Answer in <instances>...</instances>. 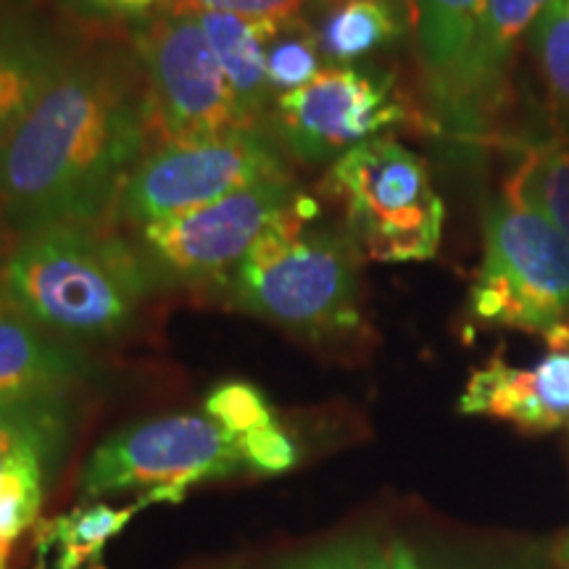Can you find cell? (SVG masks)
I'll return each mask as SVG.
<instances>
[{
	"label": "cell",
	"mask_w": 569,
	"mask_h": 569,
	"mask_svg": "<svg viewBox=\"0 0 569 569\" xmlns=\"http://www.w3.org/2000/svg\"><path fill=\"white\" fill-rule=\"evenodd\" d=\"M151 103L117 59L61 61L0 146V203L27 224H103L148 153Z\"/></svg>",
	"instance_id": "6da1fadb"
},
{
	"label": "cell",
	"mask_w": 569,
	"mask_h": 569,
	"mask_svg": "<svg viewBox=\"0 0 569 569\" xmlns=\"http://www.w3.org/2000/svg\"><path fill=\"white\" fill-rule=\"evenodd\" d=\"M0 282L42 330L69 338L124 332L151 288L140 256L119 234L74 222L27 230Z\"/></svg>",
	"instance_id": "7a4b0ae2"
},
{
	"label": "cell",
	"mask_w": 569,
	"mask_h": 569,
	"mask_svg": "<svg viewBox=\"0 0 569 569\" xmlns=\"http://www.w3.org/2000/svg\"><path fill=\"white\" fill-rule=\"evenodd\" d=\"M317 203L296 196L232 272V296L248 315L309 340L361 330L359 246L348 232L311 230Z\"/></svg>",
	"instance_id": "3957f363"
},
{
	"label": "cell",
	"mask_w": 569,
	"mask_h": 569,
	"mask_svg": "<svg viewBox=\"0 0 569 569\" xmlns=\"http://www.w3.org/2000/svg\"><path fill=\"white\" fill-rule=\"evenodd\" d=\"M327 190L346 211L348 234L369 259L427 261L443 238L446 206L425 159L393 138H372L338 156Z\"/></svg>",
	"instance_id": "277c9868"
},
{
	"label": "cell",
	"mask_w": 569,
	"mask_h": 569,
	"mask_svg": "<svg viewBox=\"0 0 569 569\" xmlns=\"http://www.w3.org/2000/svg\"><path fill=\"white\" fill-rule=\"evenodd\" d=\"M469 311L486 325L538 332L546 343L569 332V240L509 196L486 213L482 264Z\"/></svg>",
	"instance_id": "5b68a950"
},
{
	"label": "cell",
	"mask_w": 569,
	"mask_h": 569,
	"mask_svg": "<svg viewBox=\"0 0 569 569\" xmlns=\"http://www.w3.org/2000/svg\"><path fill=\"white\" fill-rule=\"evenodd\" d=\"M238 438L209 415H172L119 430L82 469L88 501L142 490L159 503H180L201 482L243 472ZM248 472V469H246Z\"/></svg>",
	"instance_id": "8992f818"
},
{
	"label": "cell",
	"mask_w": 569,
	"mask_h": 569,
	"mask_svg": "<svg viewBox=\"0 0 569 569\" xmlns=\"http://www.w3.org/2000/svg\"><path fill=\"white\" fill-rule=\"evenodd\" d=\"M138 56L153 132L163 142L206 140L253 127L196 17L161 13L138 34Z\"/></svg>",
	"instance_id": "52a82bcc"
},
{
	"label": "cell",
	"mask_w": 569,
	"mask_h": 569,
	"mask_svg": "<svg viewBox=\"0 0 569 569\" xmlns=\"http://www.w3.org/2000/svg\"><path fill=\"white\" fill-rule=\"evenodd\" d=\"M288 174L280 151L259 127L206 140L161 142L142 156L119 206L138 224L198 209L248 184Z\"/></svg>",
	"instance_id": "ba28073f"
},
{
	"label": "cell",
	"mask_w": 569,
	"mask_h": 569,
	"mask_svg": "<svg viewBox=\"0 0 569 569\" xmlns=\"http://www.w3.org/2000/svg\"><path fill=\"white\" fill-rule=\"evenodd\" d=\"M288 174L259 180L198 209L142 224V243L161 272L201 282L234 272L267 224L293 201Z\"/></svg>",
	"instance_id": "9c48e42d"
},
{
	"label": "cell",
	"mask_w": 569,
	"mask_h": 569,
	"mask_svg": "<svg viewBox=\"0 0 569 569\" xmlns=\"http://www.w3.org/2000/svg\"><path fill=\"white\" fill-rule=\"evenodd\" d=\"M407 119L390 77L351 67H330L303 88L282 92L274 101V132L301 161L338 159L388 127Z\"/></svg>",
	"instance_id": "30bf717a"
},
{
	"label": "cell",
	"mask_w": 569,
	"mask_h": 569,
	"mask_svg": "<svg viewBox=\"0 0 569 569\" xmlns=\"http://www.w3.org/2000/svg\"><path fill=\"white\" fill-rule=\"evenodd\" d=\"M459 411L503 419L528 432L569 427V332L549 340V353L532 367H515L493 356L475 369Z\"/></svg>",
	"instance_id": "8fae6325"
},
{
	"label": "cell",
	"mask_w": 569,
	"mask_h": 569,
	"mask_svg": "<svg viewBox=\"0 0 569 569\" xmlns=\"http://www.w3.org/2000/svg\"><path fill=\"white\" fill-rule=\"evenodd\" d=\"M84 361L24 315L0 282V409L61 407Z\"/></svg>",
	"instance_id": "7c38bea8"
},
{
	"label": "cell",
	"mask_w": 569,
	"mask_h": 569,
	"mask_svg": "<svg viewBox=\"0 0 569 569\" xmlns=\"http://www.w3.org/2000/svg\"><path fill=\"white\" fill-rule=\"evenodd\" d=\"M549 3L551 0H488L461 88L457 130L480 132L490 113L501 109L517 42L532 30Z\"/></svg>",
	"instance_id": "4fadbf2b"
},
{
	"label": "cell",
	"mask_w": 569,
	"mask_h": 569,
	"mask_svg": "<svg viewBox=\"0 0 569 569\" xmlns=\"http://www.w3.org/2000/svg\"><path fill=\"white\" fill-rule=\"evenodd\" d=\"M488 0H415V30L432 103L457 127L461 88Z\"/></svg>",
	"instance_id": "5bb4252c"
},
{
	"label": "cell",
	"mask_w": 569,
	"mask_h": 569,
	"mask_svg": "<svg viewBox=\"0 0 569 569\" xmlns=\"http://www.w3.org/2000/svg\"><path fill=\"white\" fill-rule=\"evenodd\" d=\"M196 19L232 84L240 111L248 122L259 127L269 101H277L267 77V38L274 19H246L219 11L198 13Z\"/></svg>",
	"instance_id": "9a60e30c"
},
{
	"label": "cell",
	"mask_w": 569,
	"mask_h": 569,
	"mask_svg": "<svg viewBox=\"0 0 569 569\" xmlns=\"http://www.w3.org/2000/svg\"><path fill=\"white\" fill-rule=\"evenodd\" d=\"M159 503L151 493L124 509L106 503H82L67 515L46 519L38 528V565L34 569H103V553L140 509Z\"/></svg>",
	"instance_id": "2e32d148"
},
{
	"label": "cell",
	"mask_w": 569,
	"mask_h": 569,
	"mask_svg": "<svg viewBox=\"0 0 569 569\" xmlns=\"http://www.w3.org/2000/svg\"><path fill=\"white\" fill-rule=\"evenodd\" d=\"M511 201L530 206L540 217L549 219L569 240V146L546 142L532 148L519 161L517 172L509 177L507 190Z\"/></svg>",
	"instance_id": "e0dca14e"
},
{
	"label": "cell",
	"mask_w": 569,
	"mask_h": 569,
	"mask_svg": "<svg viewBox=\"0 0 569 569\" xmlns=\"http://www.w3.org/2000/svg\"><path fill=\"white\" fill-rule=\"evenodd\" d=\"M59 63L56 56L32 42H0V146L32 109Z\"/></svg>",
	"instance_id": "ac0fdd59"
},
{
	"label": "cell",
	"mask_w": 569,
	"mask_h": 569,
	"mask_svg": "<svg viewBox=\"0 0 569 569\" xmlns=\"http://www.w3.org/2000/svg\"><path fill=\"white\" fill-rule=\"evenodd\" d=\"M317 34L319 48L327 59L356 61L396 40L401 34V27L386 3L361 0V3L336 6Z\"/></svg>",
	"instance_id": "d6986e66"
},
{
	"label": "cell",
	"mask_w": 569,
	"mask_h": 569,
	"mask_svg": "<svg viewBox=\"0 0 569 569\" xmlns=\"http://www.w3.org/2000/svg\"><path fill=\"white\" fill-rule=\"evenodd\" d=\"M319 34L298 17L274 19L267 38V77L277 98L309 84L319 67Z\"/></svg>",
	"instance_id": "ffe728a7"
},
{
	"label": "cell",
	"mask_w": 569,
	"mask_h": 569,
	"mask_svg": "<svg viewBox=\"0 0 569 569\" xmlns=\"http://www.w3.org/2000/svg\"><path fill=\"white\" fill-rule=\"evenodd\" d=\"M61 436V407L0 409V478L27 457L53 459Z\"/></svg>",
	"instance_id": "44dd1931"
},
{
	"label": "cell",
	"mask_w": 569,
	"mask_h": 569,
	"mask_svg": "<svg viewBox=\"0 0 569 569\" xmlns=\"http://www.w3.org/2000/svg\"><path fill=\"white\" fill-rule=\"evenodd\" d=\"M51 459L27 457L0 478V546H11L38 519Z\"/></svg>",
	"instance_id": "7402d4cb"
},
{
	"label": "cell",
	"mask_w": 569,
	"mask_h": 569,
	"mask_svg": "<svg viewBox=\"0 0 569 569\" xmlns=\"http://www.w3.org/2000/svg\"><path fill=\"white\" fill-rule=\"evenodd\" d=\"M530 46L546 88L569 113V0H551L530 30Z\"/></svg>",
	"instance_id": "603a6c76"
},
{
	"label": "cell",
	"mask_w": 569,
	"mask_h": 569,
	"mask_svg": "<svg viewBox=\"0 0 569 569\" xmlns=\"http://www.w3.org/2000/svg\"><path fill=\"white\" fill-rule=\"evenodd\" d=\"M203 411L213 422L222 425L232 438H243L251 430H259L277 419L267 396L243 380H230L213 388L206 398Z\"/></svg>",
	"instance_id": "cb8c5ba5"
},
{
	"label": "cell",
	"mask_w": 569,
	"mask_h": 569,
	"mask_svg": "<svg viewBox=\"0 0 569 569\" xmlns=\"http://www.w3.org/2000/svg\"><path fill=\"white\" fill-rule=\"evenodd\" d=\"M240 453H243L246 469L256 475H280L296 467L298 446L288 436V430L277 422H269L248 436L238 438Z\"/></svg>",
	"instance_id": "d4e9b609"
},
{
	"label": "cell",
	"mask_w": 569,
	"mask_h": 569,
	"mask_svg": "<svg viewBox=\"0 0 569 569\" xmlns=\"http://www.w3.org/2000/svg\"><path fill=\"white\" fill-rule=\"evenodd\" d=\"M298 569H390V546L372 536L348 538L296 561Z\"/></svg>",
	"instance_id": "484cf974"
},
{
	"label": "cell",
	"mask_w": 569,
	"mask_h": 569,
	"mask_svg": "<svg viewBox=\"0 0 569 569\" xmlns=\"http://www.w3.org/2000/svg\"><path fill=\"white\" fill-rule=\"evenodd\" d=\"M306 0H161L167 13L198 17L206 11L234 13L246 19H288L298 17Z\"/></svg>",
	"instance_id": "4316f807"
},
{
	"label": "cell",
	"mask_w": 569,
	"mask_h": 569,
	"mask_svg": "<svg viewBox=\"0 0 569 569\" xmlns=\"http://www.w3.org/2000/svg\"><path fill=\"white\" fill-rule=\"evenodd\" d=\"M71 9L96 19H140L161 0H63Z\"/></svg>",
	"instance_id": "83f0119b"
},
{
	"label": "cell",
	"mask_w": 569,
	"mask_h": 569,
	"mask_svg": "<svg viewBox=\"0 0 569 569\" xmlns=\"http://www.w3.org/2000/svg\"><path fill=\"white\" fill-rule=\"evenodd\" d=\"M390 569H438L425 559V553L403 540L390 543Z\"/></svg>",
	"instance_id": "f1b7e54d"
},
{
	"label": "cell",
	"mask_w": 569,
	"mask_h": 569,
	"mask_svg": "<svg viewBox=\"0 0 569 569\" xmlns=\"http://www.w3.org/2000/svg\"><path fill=\"white\" fill-rule=\"evenodd\" d=\"M332 6H346V3H361V0H327ZM367 3H386V0H367Z\"/></svg>",
	"instance_id": "f546056e"
},
{
	"label": "cell",
	"mask_w": 569,
	"mask_h": 569,
	"mask_svg": "<svg viewBox=\"0 0 569 569\" xmlns=\"http://www.w3.org/2000/svg\"><path fill=\"white\" fill-rule=\"evenodd\" d=\"M11 546H0V569H6V561H9Z\"/></svg>",
	"instance_id": "4dcf8cb0"
},
{
	"label": "cell",
	"mask_w": 569,
	"mask_h": 569,
	"mask_svg": "<svg viewBox=\"0 0 569 569\" xmlns=\"http://www.w3.org/2000/svg\"><path fill=\"white\" fill-rule=\"evenodd\" d=\"M561 561H565V567L569 569V538L565 540V546H561Z\"/></svg>",
	"instance_id": "1f68e13d"
},
{
	"label": "cell",
	"mask_w": 569,
	"mask_h": 569,
	"mask_svg": "<svg viewBox=\"0 0 569 569\" xmlns=\"http://www.w3.org/2000/svg\"><path fill=\"white\" fill-rule=\"evenodd\" d=\"M284 569H298V567H296V565H290V567H284Z\"/></svg>",
	"instance_id": "d6a6232c"
}]
</instances>
